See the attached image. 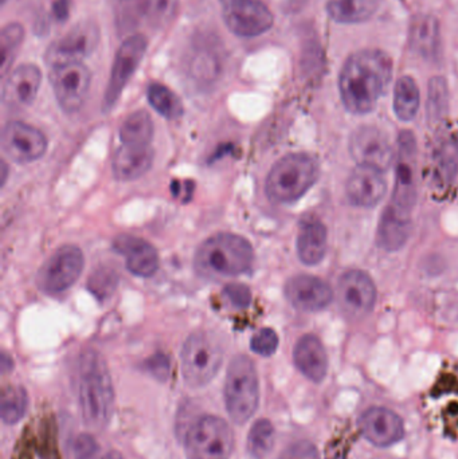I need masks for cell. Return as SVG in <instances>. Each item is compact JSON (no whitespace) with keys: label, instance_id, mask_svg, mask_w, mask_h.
<instances>
[{"label":"cell","instance_id":"obj_1","mask_svg":"<svg viewBox=\"0 0 458 459\" xmlns=\"http://www.w3.org/2000/svg\"><path fill=\"white\" fill-rule=\"evenodd\" d=\"M393 61L385 51L365 48L351 54L339 74V91L344 107L354 115H367L389 89Z\"/></svg>","mask_w":458,"mask_h":459},{"label":"cell","instance_id":"obj_2","mask_svg":"<svg viewBox=\"0 0 458 459\" xmlns=\"http://www.w3.org/2000/svg\"><path fill=\"white\" fill-rule=\"evenodd\" d=\"M78 399L85 425L104 429L112 415L115 393L107 363L96 351H85L78 361Z\"/></svg>","mask_w":458,"mask_h":459},{"label":"cell","instance_id":"obj_3","mask_svg":"<svg viewBox=\"0 0 458 459\" xmlns=\"http://www.w3.org/2000/svg\"><path fill=\"white\" fill-rule=\"evenodd\" d=\"M253 259L255 251L246 238L220 232L199 246L194 266L203 277H236L250 270Z\"/></svg>","mask_w":458,"mask_h":459},{"label":"cell","instance_id":"obj_4","mask_svg":"<svg viewBox=\"0 0 458 459\" xmlns=\"http://www.w3.org/2000/svg\"><path fill=\"white\" fill-rule=\"evenodd\" d=\"M319 178V166L307 153L280 159L266 178V195L276 204H293L303 198Z\"/></svg>","mask_w":458,"mask_h":459},{"label":"cell","instance_id":"obj_5","mask_svg":"<svg viewBox=\"0 0 458 459\" xmlns=\"http://www.w3.org/2000/svg\"><path fill=\"white\" fill-rule=\"evenodd\" d=\"M260 402V383L252 359L236 356L229 364L225 403L231 420L244 425L255 415Z\"/></svg>","mask_w":458,"mask_h":459},{"label":"cell","instance_id":"obj_6","mask_svg":"<svg viewBox=\"0 0 458 459\" xmlns=\"http://www.w3.org/2000/svg\"><path fill=\"white\" fill-rule=\"evenodd\" d=\"M180 359L186 383L194 388L204 387L222 366V344L209 332H195L183 344Z\"/></svg>","mask_w":458,"mask_h":459},{"label":"cell","instance_id":"obj_7","mask_svg":"<svg viewBox=\"0 0 458 459\" xmlns=\"http://www.w3.org/2000/svg\"><path fill=\"white\" fill-rule=\"evenodd\" d=\"M188 459H229L234 450V434L226 420L204 415L185 434Z\"/></svg>","mask_w":458,"mask_h":459},{"label":"cell","instance_id":"obj_8","mask_svg":"<svg viewBox=\"0 0 458 459\" xmlns=\"http://www.w3.org/2000/svg\"><path fill=\"white\" fill-rule=\"evenodd\" d=\"M82 251L74 245H65L40 266L37 285L48 294H58L72 288L83 272Z\"/></svg>","mask_w":458,"mask_h":459},{"label":"cell","instance_id":"obj_9","mask_svg":"<svg viewBox=\"0 0 458 459\" xmlns=\"http://www.w3.org/2000/svg\"><path fill=\"white\" fill-rule=\"evenodd\" d=\"M397 171H395L394 193L390 206L400 214L411 217L417 201L416 187V137L410 131L401 132L398 140Z\"/></svg>","mask_w":458,"mask_h":459},{"label":"cell","instance_id":"obj_10","mask_svg":"<svg viewBox=\"0 0 458 459\" xmlns=\"http://www.w3.org/2000/svg\"><path fill=\"white\" fill-rule=\"evenodd\" d=\"M99 42V30L97 24L91 21L81 22L48 48L46 61L51 67L82 62L94 53Z\"/></svg>","mask_w":458,"mask_h":459},{"label":"cell","instance_id":"obj_11","mask_svg":"<svg viewBox=\"0 0 458 459\" xmlns=\"http://www.w3.org/2000/svg\"><path fill=\"white\" fill-rule=\"evenodd\" d=\"M50 81L64 112L75 113L82 108L91 82V70L82 62L53 67Z\"/></svg>","mask_w":458,"mask_h":459},{"label":"cell","instance_id":"obj_12","mask_svg":"<svg viewBox=\"0 0 458 459\" xmlns=\"http://www.w3.org/2000/svg\"><path fill=\"white\" fill-rule=\"evenodd\" d=\"M148 40L144 35L136 34L129 37L116 53L113 62L112 73L104 96V110L112 109L117 100L120 99L124 88L139 67L140 62L144 58L147 51Z\"/></svg>","mask_w":458,"mask_h":459},{"label":"cell","instance_id":"obj_13","mask_svg":"<svg viewBox=\"0 0 458 459\" xmlns=\"http://www.w3.org/2000/svg\"><path fill=\"white\" fill-rule=\"evenodd\" d=\"M339 305L347 317L360 320L373 312L376 288L373 278L362 270H350L338 283Z\"/></svg>","mask_w":458,"mask_h":459},{"label":"cell","instance_id":"obj_14","mask_svg":"<svg viewBox=\"0 0 458 459\" xmlns=\"http://www.w3.org/2000/svg\"><path fill=\"white\" fill-rule=\"evenodd\" d=\"M222 5L226 26L238 37H257L273 26V13L260 0H229Z\"/></svg>","mask_w":458,"mask_h":459},{"label":"cell","instance_id":"obj_15","mask_svg":"<svg viewBox=\"0 0 458 459\" xmlns=\"http://www.w3.org/2000/svg\"><path fill=\"white\" fill-rule=\"evenodd\" d=\"M2 148L13 163L29 164L45 155L48 139L35 126L13 121L3 128Z\"/></svg>","mask_w":458,"mask_h":459},{"label":"cell","instance_id":"obj_16","mask_svg":"<svg viewBox=\"0 0 458 459\" xmlns=\"http://www.w3.org/2000/svg\"><path fill=\"white\" fill-rule=\"evenodd\" d=\"M350 155L358 166L385 171L393 163V148L386 134L376 126H363L350 137Z\"/></svg>","mask_w":458,"mask_h":459},{"label":"cell","instance_id":"obj_17","mask_svg":"<svg viewBox=\"0 0 458 459\" xmlns=\"http://www.w3.org/2000/svg\"><path fill=\"white\" fill-rule=\"evenodd\" d=\"M363 438L376 447H390L405 437L402 418L385 407H371L359 418Z\"/></svg>","mask_w":458,"mask_h":459},{"label":"cell","instance_id":"obj_18","mask_svg":"<svg viewBox=\"0 0 458 459\" xmlns=\"http://www.w3.org/2000/svg\"><path fill=\"white\" fill-rule=\"evenodd\" d=\"M285 297L293 307L301 312H320L333 301V291L322 278L298 274L288 281Z\"/></svg>","mask_w":458,"mask_h":459},{"label":"cell","instance_id":"obj_19","mask_svg":"<svg viewBox=\"0 0 458 459\" xmlns=\"http://www.w3.org/2000/svg\"><path fill=\"white\" fill-rule=\"evenodd\" d=\"M346 193L352 206L371 209L386 195L387 183L379 169L358 166L347 180Z\"/></svg>","mask_w":458,"mask_h":459},{"label":"cell","instance_id":"obj_20","mask_svg":"<svg viewBox=\"0 0 458 459\" xmlns=\"http://www.w3.org/2000/svg\"><path fill=\"white\" fill-rule=\"evenodd\" d=\"M116 253L125 258V266L137 277H152L159 269V254L147 240L134 235H118L113 240Z\"/></svg>","mask_w":458,"mask_h":459},{"label":"cell","instance_id":"obj_21","mask_svg":"<svg viewBox=\"0 0 458 459\" xmlns=\"http://www.w3.org/2000/svg\"><path fill=\"white\" fill-rule=\"evenodd\" d=\"M40 74L39 67L26 64L16 67L3 86V102L11 109H23L34 102L39 91Z\"/></svg>","mask_w":458,"mask_h":459},{"label":"cell","instance_id":"obj_22","mask_svg":"<svg viewBox=\"0 0 458 459\" xmlns=\"http://www.w3.org/2000/svg\"><path fill=\"white\" fill-rule=\"evenodd\" d=\"M293 361L298 371L311 382L322 383L327 377V352L319 337L315 334H306L296 342Z\"/></svg>","mask_w":458,"mask_h":459},{"label":"cell","instance_id":"obj_23","mask_svg":"<svg viewBox=\"0 0 458 459\" xmlns=\"http://www.w3.org/2000/svg\"><path fill=\"white\" fill-rule=\"evenodd\" d=\"M153 163V150L140 145H121L112 161L113 175L121 182L139 179L150 171Z\"/></svg>","mask_w":458,"mask_h":459},{"label":"cell","instance_id":"obj_24","mask_svg":"<svg viewBox=\"0 0 458 459\" xmlns=\"http://www.w3.org/2000/svg\"><path fill=\"white\" fill-rule=\"evenodd\" d=\"M298 255L307 266L320 264L327 253L328 231L324 223L316 218H308L301 222L298 230Z\"/></svg>","mask_w":458,"mask_h":459},{"label":"cell","instance_id":"obj_25","mask_svg":"<svg viewBox=\"0 0 458 459\" xmlns=\"http://www.w3.org/2000/svg\"><path fill=\"white\" fill-rule=\"evenodd\" d=\"M411 48L424 59L435 61L440 54V23L430 15L416 16L409 32Z\"/></svg>","mask_w":458,"mask_h":459},{"label":"cell","instance_id":"obj_26","mask_svg":"<svg viewBox=\"0 0 458 459\" xmlns=\"http://www.w3.org/2000/svg\"><path fill=\"white\" fill-rule=\"evenodd\" d=\"M411 232V217L400 214L392 206L385 209L378 228V245L386 251H398L406 245Z\"/></svg>","mask_w":458,"mask_h":459},{"label":"cell","instance_id":"obj_27","mask_svg":"<svg viewBox=\"0 0 458 459\" xmlns=\"http://www.w3.org/2000/svg\"><path fill=\"white\" fill-rule=\"evenodd\" d=\"M381 0H330L327 13L338 23H362L378 11Z\"/></svg>","mask_w":458,"mask_h":459},{"label":"cell","instance_id":"obj_28","mask_svg":"<svg viewBox=\"0 0 458 459\" xmlns=\"http://www.w3.org/2000/svg\"><path fill=\"white\" fill-rule=\"evenodd\" d=\"M421 104V94L416 80L410 75H403L395 83L394 113L401 121L409 123L414 120Z\"/></svg>","mask_w":458,"mask_h":459},{"label":"cell","instance_id":"obj_29","mask_svg":"<svg viewBox=\"0 0 458 459\" xmlns=\"http://www.w3.org/2000/svg\"><path fill=\"white\" fill-rule=\"evenodd\" d=\"M435 174L448 186L458 183V137H445L435 150Z\"/></svg>","mask_w":458,"mask_h":459},{"label":"cell","instance_id":"obj_30","mask_svg":"<svg viewBox=\"0 0 458 459\" xmlns=\"http://www.w3.org/2000/svg\"><path fill=\"white\" fill-rule=\"evenodd\" d=\"M118 134L123 144L147 147L153 137L152 118L145 110H137L121 124Z\"/></svg>","mask_w":458,"mask_h":459},{"label":"cell","instance_id":"obj_31","mask_svg":"<svg viewBox=\"0 0 458 459\" xmlns=\"http://www.w3.org/2000/svg\"><path fill=\"white\" fill-rule=\"evenodd\" d=\"M147 99L151 107L167 120H177L185 112L179 97L161 83H151L148 86Z\"/></svg>","mask_w":458,"mask_h":459},{"label":"cell","instance_id":"obj_32","mask_svg":"<svg viewBox=\"0 0 458 459\" xmlns=\"http://www.w3.org/2000/svg\"><path fill=\"white\" fill-rule=\"evenodd\" d=\"M274 446V428L268 420H260L250 429L247 452L255 459H264Z\"/></svg>","mask_w":458,"mask_h":459},{"label":"cell","instance_id":"obj_33","mask_svg":"<svg viewBox=\"0 0 458 459\" xmlns=\"http://www.w3.org/2000/svg\"><path fill=\"white\" fill-rule=\"evenodd\" d=\"M29 396L23 387H8L3 394L2 420L5 425H15L24 417Z\"/></svg>","mask_w":458,"mask_h":459},{"label":"cell","instance_id":"obj_34","mask_svg":"<svg viewBox=\"0 0 458 459\" xmlns=\"http://www.w3.org/2000/svg\"><path fill=\"white\" fill-rule=\"evenodd\" d=\"M448 112V83L445 78L435 77L430 80L428 91V117L430 123H438Z\"/></svg>","mask_w":458,"mask_h":459},{"label":"cell","instance_id":"obj_35","mask_svg":"<svg viewBox=\"0 0 458 459\" xmlns=\"http://www.w3.org/2000/svg\"><path fill=\"white\" fill-rule=\"evenodd\" d=\"M118 277L113 270L108 267L96 270L89 278L88 289L99 301H105L115 293L117 288Z\"/></svg>","mask_w":458,"mask_h":459},{"label":"cell","instance_id":"obj_36","mask_svg":"<svg viewBox=\"0 0 458 459\" xmlns=\"http://www.w3.org/2000/svg\"><path fill=\"white\" fill-rule=\"evenodd\" d=\"M179 0H148L145 13L148 21L156 27L164 26L174 18Z\"/></svg>","mask_w":458,"mask_h":459},{"label":"cell","instance_id":"obj_37","mask_svg":"<svg viewBox=\"0 0 458 459\" xmlns=\"http://www.w3.org/2000/svg\"><path fill=\"white\" fill-rule=\"evenodd\" d=\"M23 27L19 23H10L2 31V65L3 72L7 69L8 64L13 59L16 48L23 40Z\"/></svg>","mask_w":458,"mask_h":459},{"label":"cell","instance_id":"obj_38","mask_svg":"<svg viewBox=\"0 0 458 459\" xmlns=\"http://www.w3.org/2000/svg\"><path fill=\"white\" fill-rule=\"evenodd\" d=\"M250 348H252L253 352L257 353V355L269 358V356L274 355L277 348H279V336H277L273 329H260V331L252 337Z\"/></svg>","mask_w":458,"mask_h":459},{"label":"cell","instance_id":"obj_39","mask_svg":"<svg viewBox=\"0 0 458 459\" xmlns=\"http://www.w3.org/2000/svg\"><path fill=\"white\" fill-rule=\"evenodd\" d=\"M223 293L228 297L229 301L237 307H247L252 302V291L242 283H229L223 289Z\"/></svg>","mask_w":458,"mask_h":459},{"label":"cell","instance_id":"obj_40","mask_svg":"<svg viewBox=\"0 0 458 459\" xmlns=\"http://www.w3.org/2000/svg\"><path fill=\"white\" fill-rule=\"evenodd\" d=\"M280 459H320L316 446L309 441H298L287 447Z\"/></svg>","mask_w":458,"mask_h":459},{"label":"cell","instance_id":"obj_41","mask_svg":"<svg viewBox=\"0 0 458 459\" xmlns=\"http://www.w3.org/2000/svg\"><path fill=\"white\" fill-rule=\"evenodd\" d=\"M148 372L159 380H166L169 375V360L163 353L152 356L145 363Z\"/></svg>","mask_w":458,"mask_h":459},{"label":"cell","instance_id":"obj_42","mask_svg":"<svg viewBox=\"0 0 458 459\" xmlns=\"http://www.w3.org/2000/svg\"><path fill=\"white\" fill-rule=\"evenodd\" d=\"M97 445L94 439L89 436L78 437L74 444L75 459H91L96 455Z\"/></svg>","mask_w":458,"mask_h":459},{"label":"cell","instance_id":"obj_43","mask_svg":"<svg viewBox=\"0 0 458 459\" xmlns=\"http://www.w3.org/2000/svg\"><path fill=\"white\" fill-rule=\"evenodd\" d=\"M69 0H56L53 4V13L58 21H65L69 16Z\"/></svg>","mask_w":458,"mask_h":459},{"label":"cell","instance_id":"obj_44","mask_svg":"<svg viewBox=\"0 0 458 459\" xmlns=\"http://www.w3.org/2000/svg\"><path fill=\"white\" fill-rule=\"evenodd\" d=\"M13 368V360H11V358H8L5 353H3L2 358V369L3 372L8 371V369Z\"/></svg>","mask_w":458,"mask_h":459},{"label":"cell","instance_id":"obj_45","mask_svg":"<svg viewBox=\"0 0 458 459\" xmlns=\"http://www.w3.org/2000/svg\"><path fill=\"white\" fill-rule=\"evenodd\" d=\"M101 459H124L123 455L117 452H109L108 455H105Z\"/></svg>","mask_w":458,"mask_h":459},{"label":"cell","instance_id":"obj_46","mask_svg":"<svg viewBox=\"0 0 458 459\" xmlns=\"http://www.w3.org/2000/svg\"><path fill=\"white\" fill-rule=\"evenodd\" d=\"M2 179H3V185H4L5 179H7V164L3 163L2 164Z\"/></svg>","mask_w":458,"mask_h":459},{"label":"cell","instance_id":"obj_47","mask_svg":"<svg viewBox=\"0 0 458 459\" xmlns=\"http://www.w3.org/2000/svg\"><path fill=\"white\" fill-rule=\"evenodd\" d=\"M226 2H229V0H220V3H222V4H223V3H226Z\"/></svg>","mask_w":458,"mask_h":459},{"label":"cell","instance_id":"obj_48","mask_svg":"<svg viewBox=\"0 0 458 459\" xmlns=\"http://www.w3.org/2000/svg\"><path fill=\"white\" fill-rule=\"evenodd\" d=\"M335 459H347V458H344V457H339V458H335Z\"/></svg>","mask_w":458,"mask_h":459},{"label":"cell","instance_id":"obj_49","mask_svg":"<svg viewBox=\"0 0 458 459\" xmlns=\"http://www.w3.org/2000/svg\"><path fill=\"white\" fill-rule=\"evenodd\" d=\"M3 2H4V0H3Z\"/></svg>","mask_w":458,"mask_h":459}]
</instances>
